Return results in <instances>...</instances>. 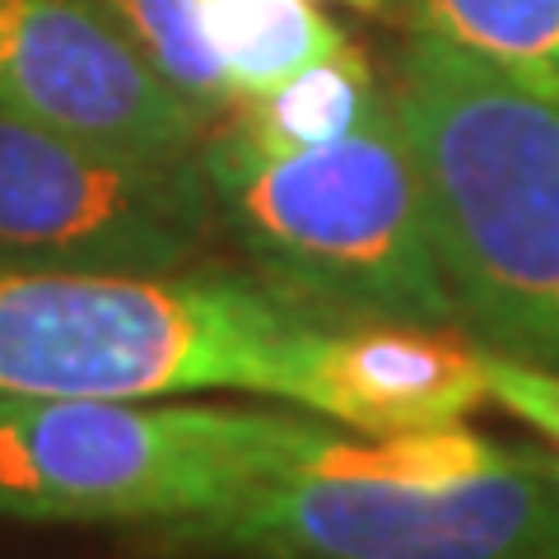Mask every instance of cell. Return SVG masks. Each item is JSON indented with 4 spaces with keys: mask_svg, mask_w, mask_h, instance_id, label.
Here are the masks:
<instances>
[{
    "mask_svg": "<svg viewBox=\"0 0 559 559\" xmlns=\"http://www.w3.org/2000/svg\"><path fill=\"white\" fill-rule=\"evenodd\" d=\"M392 108L452 318L559 373V84L406 28Z\"/></svg>",
    "mask_w": 559,
    "mask_h": 559,
    "instance_id": "6da1fadb",
    "label": "cell"
},
{
    "mask_svg": "<svg viewBox=\"0 0 559 559\" xmlns=\"http://www.w3.org/2000/svg\"><path fill=\"white\" fill-rule=\"evenodd\" d=\"M331 326L261 275L0 261V401L252 392L304 411Z\"/></svg>",
    "mask_w": 559,
    "mask_h": 559,
    "instance_id": "7a4b0ae2",
    "label": "cell"
},
{
    "mask_svg": "<svg viewBox=\"0 0 559 559\" xmlns=\"http://www.w3.org/2000/svg\"><path fill=\"white\" fill-rule=\"evenodd\" d=\"M355 433L308 411L201 401H0V518L168 532L331 471Z\"/></svg>",
    "mask_w": 559,
    "mask_h": 559,
    "instance_id": "3957f363",
    "label": "cell"
},
{
    "mask_svg": "<svg viewBox=\"0 0 559 559\" xmlns=\"http://www.w3.org/2000/svg\"><path fill=\"white\" fill-rule=\"evenodd\" d=\"M201 173L219 234L299 308L336 322H457L396 108L304 154H248L210 131Z\"/></svg>",
    "mask_w": 559,
    "mask_h": 559,
    "instance_id": "277c9868",
    "label": "cell"
},
{
    "mask_svg": "<svg viewBox=\"0 0 559 559\" xmlns=\"http://www.w3.org/2000/svg\"><path fill=\"white\" fill-rule=\"evenodd\" d=\"M159 536L238 559H559V457L452 485L308 471Z\"/></svg>",
    "mask_w": 559,
    "mask_h": 559,
    "instance_id": "5b68a950",
    "label": "cell"
},
{
    "mask_svg": "<svg viewBox=\"0 0 559 559\" xmlns=\"http://www.w3.org/2000/svg\"><path fill=\"white\" fill-rule=\"evenodd\" d=\"M219 238L197 159H159L0 117V261L191 271Z\"/></svg>",
    "mask_w": 559,
    "mask_h": 559,
    "instance_id": "8992f818",
    "label": "cell"
},
{
    "mask_svg": "<svg viewBox=\"0 0 559 559\" xmlns=\"http://www.w3.org/2000/svg\"><path fill=\"white\" fill-rule=\"evenodd\" d=\"M0 117L159 159H197L215 131L103 0H0Z\"/></svg>",
    "mask_w": 559,
    "mask_h": 559,
    "instance_id": "52a82bcc",
    "label": "cell"
},
{
    "mask_svg": "<svg viewBox=\"0 0 559 559\" xmlns=\"http://www.w3.org/2000/svg\"><path fill=\"white\" fill-rule=\"evenodd\" d=\"M489 401L480 349L443 326L336 322L312 364L304 411L359 439L466 425Z\"/></svg>",
    "mask_w": 559,
    "mask_h": 559,
    "instance_id": "ba28073f",
    "label": "cell"
},
{
    "mask_svg": "<svg viewBox=\"0 0 559 559\" xmlns=\"http://www.w3.org/2000/svg\"><path fill=\"white\" fill-rule=\"evenodd\" d=\"M392 112V90L373 75L369 57L349 43L312 61L280 90L248 98L219 121V135L248 154H304L359 135Z\"/></svg>",
    "mask_w": 559,
    "mask_h": 559,
    "instance_id": "9c48e42d",
    "label": "cell"
},
{
    "mask_svg": "<svg viewBox=\"0 0 559 559\" xmlns=\"http://www.w3.org/2000/svg\"><path fill=\"white\" fill-rule=\"evenodd\" d=\"M201 20L234 90V108L349 47L345 28L331 24L312 0H201Z\"/></svg>",
    "mask_w": 559,
    "mask_h": 559,
    "instance_id": "30bf717a",
    "label": "cell"
},
{
    "mask_svg": "<svg viewBox=\"0 0 559 559\" xmlns=\"http://www.w3.org/2000/svg\"><path fill=\"white\" fill-rule=\"evenodd\" d=\"M406 28H429L466 51L559 84V0H401Z\"/></svg>",
    "mask_w": 559,
    "mask_h": 559,
    "instance_id": "8fae6325",
    "label": "cell"
},
{
    "mask_svg": "<svg viewBox=\"0 0 559 559\" xmlns=\"http://www.w3.org/2000/svg\"><path fill=\"white\" fill-rule=\"evenodd\" d=\"M103 5L140 57L159 70V80L187 98L210 127L234 112V90L205 38L201 0H103Z\"/></svg>",
    "mask_w": 559,
    "mask_h": 559,
    "instance_id": "7c38bea8",
    "label": "cell"
},
{
    "mask_svg": "<svg viewBox=\"0 0 559 559\" xmlns=\"http://www.w3.org/2000/svg\"><path fill=\"white\" fill-rule=\"evenodd\" d=\"M480 369H485L489 401L559 448V373L540 369V364L495 355V349H480Z\"/></svg>",
    "mask_w": 559,
    "mask_h": 559,
    "instance_id": "4fadbf2b",
    "label": "cell"
},
{
    "mask_svg": "<svg viewBox=\"0 0 559 559\" xmlns=\"http://www.w3.org/2000/svg\"><path fill=\"white\" fill-rule=\"evenodd\" d=\"M341 5H355V10H382L388 0H341Z\"/></svg>",
    "mask_w": 559,
    "mask_h": 559,
    "instance_id": "5bb4252c",
    "label": "cell"
}]
</instances>
